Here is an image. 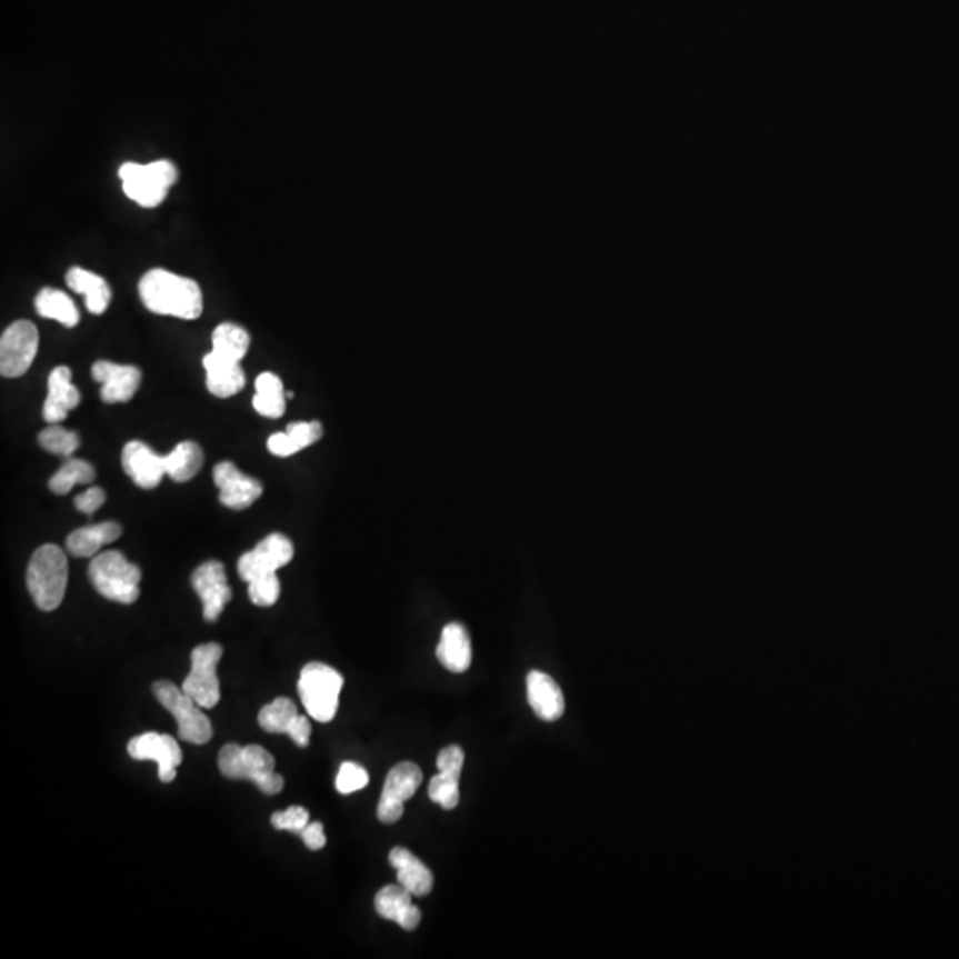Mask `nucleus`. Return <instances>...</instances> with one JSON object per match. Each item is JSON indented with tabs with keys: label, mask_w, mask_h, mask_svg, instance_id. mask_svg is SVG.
<instances>
[{
	"label": "nucleus",
	"mask_w": 959,
	"mask_h": 959,
	"mask_svg": "<svg viewBox=\"0 0 959 959\" xmlns=\"http://www.w3.org/2000/svg\"><path fill=\"white\" fill-rule=\"evenodd\" d=\"M141 569L130 563L120 551L97 555L89 566V581L100 596L120 605H132L139 599Z\"/></svg>",
	"instance_id": "nucleus-4"
},
{
	"label": "nucleus",
	"mask_w": 959,
	"mask_h": 959,
	"mask_svg": "<svg viewBox=\"0 0 959 959\" xmlns=\"http://www.w3.org/2000/svg\"><path fill=\"white\" fill-rule=\"evenodd\" d=\"M219 501L231 510L249 509L260 498L263 487L257 478L243 474L233 462H221L213 469Z\"/></svg>",
	"instance_id": "nucleus-14"
},
{
	"label": "nucleus",
	"mask_w": 959,
	"mask_h": 959,
	"mask_svg": "<svg viewBox=\"0 0 959 959\" xmlns=\"http://www.w3.org/2000/svg\"><path fill=\"white\" fill-rule=\"evenodd\" d=\"M221 658L222 647L219 643H203L192 650L191 673L186 677L182 690L203 709H213L221 700V688L217 677V665Z\"/></svg>",
	"instance_id": "nucleus-7"
},
{
	"label": "nucleus",
	"mask_w": 959,
	"mask_h": 959,
	"mask_svg": "<svg viewBox=\"0 0 959 959\" xmlns=\"http://www.w3.org/2000/svg\"><path fill=\"white\" fill-rule=\"evenodd\" d=\"M191 583L203 602V619L216 622L224 611V606L231 601V588L224 566L217 560L204 562L196 569Z\"/></svg>",
	"instance_id": "nucleus-13"
},
{
	"label": "nucleus",
	"mask_w": 959,
	"mask_h": 959,
	"mask_svg": "<svg viewBox=\"0 0 959 959\" xmlns=\"http://www.w3.org/2000/svg\"><path fill=\"white\" fill-rule=\"evenodd\" d=\"M301 836L302 842H304L311 851H319L326 846L328 839H326V833H323V825L322 822H311L304 830L299 833Z\"/></svg>",
	"instance_id": "nucleus-40"
},
{
	"label": "nucleus",
	"mask_w": 959,
	"mask_h": 959,
	"mask_svg": "<svg viewBox=\"0 0 959 959\" xmlns=\"http://www.w3.org/2000/svg\"><path fill=\"white\" fill-rule=\"evenodd\" d=\"M274 757L260 745H226L219 752V769L230 780H251L263 795L283 791L284 778L276 773Z\"/></svg>",
	"instance_id": "nucleus-3"
},
{
	"label": "nucleus",
	"mask_w": 959,
	"mask_h": 959,
	"mask_svg": "<svg viewBox=\"0 0 959 959\" xmlns=\"http://www.w3.org/2000/svg\"><path fill=\"white\" fill-rule=\"evenodd\" d=\"M527 693L528 703L540 720L557 721L563 717L566 699L553 677L539 670L528 673Z\"/></svg>",
	"instance_id": "nucleus-18"
},
{
	"label": "nucleus",
	"mask_w": 959,
	"mask_h": 959,
	"mask_svg": "<svg viewBox=\"0 0 959 959\" xmlns=\"http://www.w3.org/2000/svg\"><path fill=\"white\" fill-rule=\"evenodd\" d=\"M292 540L281 533H272L261 540L252 551L240 557L239 576L249 583L260 576L276 575L281 567L292 562Z\"/></svg>",
	"instance_id": "nucleus-10"
},
{
	"label": "nucleus",
	"mask_w": 959,
	"mask_h": 959,
	"mask_svg": "<svg viewBox=\"0 0 959 959\" xmlns=\"http://www.w3.org/2000/svg\"><path fill=\"white\" fill-rule=\"evenodd\" d=\"M412 907V893L402 885H388L376 896V910L382 919L402 922L409 908Z\"/></svg>",
	"instance_id": "nucleus-29"
},
{
	"label": "nucleus",
	"mask_w": 959,
	"mask_h": 959,
	"mask_svg": "<svg viewBox=\"0 0 959 959\" xmlns=\"http://www.w3.org/2000/svg\"><path fill=\"white\" fill-rule=\"evenodd\" d=\"M94 381L102 384L100 397L106 403H124L132 400L141 386V370L130 364L97 361L91 368Z\"/></svg>",
	"instance_id": "nucleus-15"
},
{
	"label": "nucleus",
	"mask_w": 959,
	"mask_h": 959,
	"mask_svg": "<svg viewBox=\"0 0 959 959\" xmlns=\"http://www.w3.org/2000/svg\"><path fill=\"white\" fill-rule=\"evenodd\" d=\"M121 183L127 198L144 208L159 207L168 198L169 187L160 182L156 173L151 171L150 164H136L127 162L121 166Z\"/></svg>",
	"instance_id": "nucleus-17"
},
{
	"label": "nucleus",
	"mask_w": 959,
	"mask_h": 959,
	"mask_svg": "<svg viewBox=\"0 0 959 959\" xmlns=\"http://www.w3.org/2000/svg\"><path fill=\"white\" fill-rule=\"evenodd\" d=\"M67 283L73 292L86 297V306L93 314H102L111 304V287L107 284L106 279L89 270L73 267L68 270Z\"/></svg>",
	"instance_id": "nucleus-24"
},
{
	"label": "nucleus",
	"mask_w": 959,
	"mask_h": 959,
	"mask_svg": "<svg viewBox=\"0 0 959 959\" xmlns=\"http://www.w3.org/2000/svg\"><path fill=\"white\" fill-rule=\"evenodd\" d=\"M34 306L36 311L43 319L58 320L59 323L67 326V328H76L77 323H79L80 314L76 302L71 301L70 297L61 292V290L43 288L36 296Z\"/></svg>",
	"instance_id": "nucleus-25"
},
{
	"label": "nucleus",
	"mask_w": 959,
	"mask_h": 959,
	"mask_svg": "<svg viewBox=\"0 0 959 959\" xmlns=\"http://www.w3.org/2000/svg\"><path fill=\"white\" fill-rule=\"evenodd\" d=\"M343 676L323 663H308L301 670L297 690L302 706L313 720L328 723L337 717Z\"/></svg>",
	"instance_id": "nucleus-5"
},
{
	"label": "nucleus",
	"mask_w": 959,
	"mask_h": 959,
	"mask_svg": "<svg viewBox=\"0 0 959 959\" xmlns=\"http://www.w3.org/2000/svg\"><path fill=\"white\" fill-rule=\"evenodd\" d=\"M423 782V773L414 762H400L389 771L377 807V818L384 825H393L403 816V803L411 800Z\"/></svg>",
	"instance_id": "nucleus-9"
},
{
	"label": "nucleus",
	"mask_w": 959,
	"mask_h": 959,
	"mask_svg": "<svg viewBox=\"0 0 959 959\" xmlns=\"http://www.w3.org/2000/svg\"><path fill=\"white\" fill-rule=\"evenodd\" d=\"M267 448H269L272 456L278 457H290L299 451L296 442H293V439L287 432L272 433L269 442H267Z\"/></svg>",
	"instance_id": "nucleus-39"
},
{
	"label": "nucleus",
	"mask_w": 959,
	"mask_h": 959,
	"mask_svg": "<svg viewBox=\"0 0 959 959\" xmlns=\"http://www.w3.org/2000/svg\"><path fill=\"white\" fill-rule=\"evenodd\" d=\"M252 407L257 409L258 414L266 418H281L284 414L287 407V394H266L257 393L252 398Z\"/></svg>",
	"instance_id": "nucleus-36"
},
{
	"label": "nucleus",
	"mask_w": 959,
	"mask_h": 959,
	"mask_svg": "<svg viewBox=\"0 0 959 959\" xmlns=\"http://www.w3.org/2000/svg\"><path fill=\"white\" fill-rule=\"evenodd\" d=\"M203 367L207 372V388L213 397H233L246 386V376L240 363L221 358L216 352L204 356Z\"/></svg>",
	"instance_id": "nucleus-21"
},
{
	"label": "nucleus",
	"mask_w": 959,
	"mask_h": 959,
	"mask_svg": "<svg viewBox=\"0 0 959 959\" xmlns=\"http://www.w3.org/2000/svg\"><path fill=\"white\" fill-rule=\"evenodd\" d=\"M103 503H106V492L100 487H91L82 495L76 496L77 510L88 516H93Z\"/></svg>",
	"instance_id": "nucleus-38"
},
{
	"label": "nucleus",
	"mask_w": 959,
	"mask_h": 959,
	"mask_svg": "<svg viewBox=\"0 0 959 959\" xmlns=\"http://www.w3.org/2000/svg\"><path fill=\"white\" fill-rule=\"evenodd\" d=\"M153 695L160 706L173 715L180 739L192 745H204L212 739V721L182 688H178L173 682L159 681L153 685Z\"/></svg>",
	"instance_id": "nucleus-6"
},
{
	"label": "nucleus",
	"mask_w": 959,
	"mask_h": 959,
	"mask_svg": "<svg viewBox=\"0 0 959 959\" xmlns=\"http://www.w3.org/2000/svg\"><path fill=\"white\" fill-rule=\"evenodd\" d=\"M270 822H272V827L276 830L301 833L310 825V813H308L304 807H290V809L283 810V812L272 813Z\"/></svg>",
	"instance_id": "nucleus-34"
},
{
	"label": "nucleus",
	"mask_w": 959,
	"mask_h": 959,
	"mask_svg": "<svg viewBox=\"0 0 959 959\" xmlns=\"http://www.w3.org/2000/svg\"><path fill=\"white\" fill-rule=\"evenodd\" d=\"M94 480L93 466L82 459H70L64 462L58 473L49 480L53 495H68L76 486H86Z\"/></svg>",
	"instance_id": "nucleus-28"
},
{
	"label": "nucleus",
	"mask_w": 959,
	"mask_h": 959,
	"mask_svg": "<svg viewBox=\"0 0 959 959\" xmlns=\"http://www.w3.org/2000/svg\"><path fill=\"white\" fill-rule=\"evenodd\" d=\"M464 750L451 745V747L442 748L438 757V768L442 773H451L460 777L462 768H464Z\"/></svg>",
	"instance_id": "nucleus-37"
},
{
	"label": "nucleus",
	"mask_w": 959,
	"mask_h": 959,
	"mask_svg": "<svg viewBox=\"0 0 959 959\" xmlns=\"http://www.w3.org/2000/svg\"><path fill=\"white\" fill-rule=\"evenodd\" d=\"M129 756L136 761H156L159 765V778L164 783L173 782L177 768L183 759L177 739L159 732H147L130 739Z\"/></svg>",
	"instance_id": "nucleus-11"
},
{
	"label": "nucleus",
	"mask_w": 959,
	"mask_h": 959,
	"mask_svg": "<svg viewBox=\"0 0 959 959\" xmlns=\"http://www.w3.org/2000/svg\"><path fill=\"white\" fill-rule=\"evenodd\" d=\"M203 466V450L192 441H183L166 456V473L174 482H189Z\"/></svg>",
	"instance_id": "nucleus-26"
},
{
	"label": "nucleus",
	"mask_w": 959,
	"mask_h": 959,
	"mask_svg": "<svg viewBox=\"0 0 959 959\" xmlns=\"http://www.w3.org/2000/svg\"><path fill=\"white\" fill-rule=\"evenodd\" d=\"M370 782L367 769L356 762H343L337 777V789L340 795H352L361 791Z\"/></svg>",
	"instance_id": "nucleus-33"
},
{
	"label": "nucleus",
	"mask_w": 959,
	"mask_h": 959,
	"mask_svg": "<svg viewBox=\"0 0 959 959\" xmlns=\"http://www.w3.org/2000/svg\"><path fill=\"white\" fill-rule=\"evenodd\" d=\"M287 433L293 439L299 451H301L302 448L311 447L314 442L320 441L323 436V429L320 421H310V423L297 421V423L288 424Z\"/></svg>",
	"instance_id": "nucleus-35"
},
{
	"label": "nucleus",
	"mask_w": 959,
	"mask_h": 959,
	"mask_svg": "<svg viewBox=\"0 0 959 959\" xmlns=\"http://www.w3.org/2000/svg\"><path fill=\"white\" fill-rule=\"evenodd\" d=\"M459 780L457 775L439 771L429 783L430 800L441 805L444 810L456 809L460 801Z\"/></svg>",
	"instance_id": "nucleus-31"
},
{
	"label": "nucleus",
	"mask_w": 959,
	"mask_h": 959,
	"mask_svg": "<svg viewBox=\"0 0 959 959\" xmlns=\"http://www.w3.org/2000/svg\"><path fill=\"white\" fill-rule=\"evenodd\" d=\"M249 346H251L249 332L237 323H221L213 331L212 352L221 356V358L230 359L234 363H240L246 358Z\"/></svg>",
	"instance_id": "nucleus-27"
},
{
	"label": "nucleus",
	"mask_w": 959,
	"mask_h": 959,
	"mask_svg": "<svg viewBox=\"0 0 959 959\" xmlns=\"http://www.w3.org/2000/svg\"><path fill=\"white\" fill-rule=\"evenodd\" d=\"M249 599L261 608H269L276 605L281 593V583H279L278 575L260 576V578L249 581Z\"/></svg>",
	"instance_id": "nucleus-32"
},
{
	"label": "nucleus",
	"mask_w": 959,
	"mask_h": 959,
	"mask_svg": "<svg viewBox=\"0 0 959 959\" xmlns=\"http://www.w3.org/2000/svg\"><path fill=\"white\" fill-rule=\"evenodd\" d=\"M38 441L41 448L61 457L73 456V451L80 444L79 433L62 429L59 424H49L47 429L41 430Z\"/></svg>",
	"instance_id": "nucleus-30"
},
{
	"label": "nucleus",
	"mask_w": 959,
	"mask_h": 959,
	"mask_svg": "<svg viewBox=\"0 0 959 959\" xmlns=\"http://www.w3.org/2000/svg\"><path fill=\"white\" fill-rule=\"evenodd\" d=\"M124 473L141 489H156L166 473V457L157 456L156 451L141 441H130L123 448Z\"/></svg>",
	"instance_id": "nucleus-16"
},
{
	"label": "nucleus",
	"mask_w": 959,
	"mask_h": 959,
	"mask_svg": "<svg viewBox=\"0 0 959 959\" xmlns=\"http://www.w3.org/2000/svg\"><path fill=\"white\" fill-rule=\"evenodd\" d=\"M389 863L397 869L398 883L406 887L412 896L424 898L432 892L433 876L429 867L420 858L406 848H393L389 853Z\"/></svg>",
	"instance_id": "nucleus-22"
},
{
	"label": "nucleus",
	"mask_w": 959,
	"mask_h": 959,
	"mask_svg": "<svg viewBox=\"0 0 959 959\" xmlns=\"http://www.w3.org/2000/svg\"><path fill=\"white\" fill-rule=\"evenodd\" d=\"M258 723L270 735L290 736L297 747L306 748L310 745V720L299 715L296 703L287 697H278L274 702L263 706L258 715Z\"/></svg>",
	"instance_id": "nucleus-12"
},
{
	"label": "nucleus",
	"mask_w": 959,
	"mask_h": 959,
	"mask_svg": "<svg viewBox=\"0 0 959 959\" xmlns=\"http://www.w3.org/2000/svg\"><path fill=\"white\" fill-rule=\"evenodd\" d=\"M139 296L148 310L177 319L196 320L203 313V293L194 279L153 269L142 276Z\"/></svg>",
	"instance_id": "nucleus-1"
},
{
	"label": "nucleus",
	"mask_w": 959,
	"mask_h": 959,
	"mask_svg": "<svg viewBox=\"0 0 959 959\" xmlns=\"http://www.w3.org/2000/svg\"><path fill=\"white\" fill-rule=\"evenodd\" d=\"M40 346V334L34 323L17 320L0 338V372L14 379L22 377L31 368Z\"/></svg>",
	"instance_id": "nucleus-8"
},
{
	"label": "nucleus",
	"mask_w": 959,
	"mask_h": 959,
	"mask_svg": "<svg viewBox=\"0 0 959 959\" xmlns=\"http://www.w3.org/2000/svg\"><path fill=\"white\" fill-rule=\"evenodd\" d=\"M257 393L266 394H287L284 393L283 382L274 373H261L257 379Z\"/></svg>",
	"instance_id": "nucleus-41"
},
{
	"label": "nucleus",
	"mask_w": 959,
	"mask_h": 959,
	"mask_svg": "<svg viewBox=\"0 0 959 959\" xmlns=\"http://www.w3.org/2000/svg\"><path fill=\"white\" fill-rule=\"evenodd\" d=\"M436 655H438L439 663L450 672H466L471 667V659H473L468 629L459 622L444 626Z\"/></svg>",
	"instance_id": "nucleus-20"
},
{
	"label": "nucleus",
	"mask_w": 959,
	"mask_h": 959,
	"mask_svg": "<svg viewBox=\"0 0 959 959\" xmlns=\"http://www.w3.org/2000/svg\"><path fill=\"white\" fill-rule=\"evenodd\" d=\"M80 403V391L71 382L68 367L53 368L49 376V394L44 400L43 418L47 423L67 420L68 412Z\"/></svg>",
	"instance_id": "nucleus-19"
},
{
	"label": "nucleus",
	"mask_w": 959,
	"mask_h": 959,
	"mask_svg": "<svg viewBox=\"0 0 959 959\" xmlns=\"http://www.w3.org/2000/svg\"><path fill=\"white\" fill-rule=\"evenodd\" d=\"M123 528L118 522H100L94 527L79 528L70 533L67 540V549L73 557H97L103 546L111 545L120 539Z\"/></svg>",
	"instance_id": "nucleus-23"
},
{
	"label": "nucleus",
	"mask_w": 959,
	"mask_h": 959,
	"mask_svg": "<svg viewBox=\"0 0 959 959\" xmlns=\"http://www.w3.org/2000/svg\"><path fill=\"white\" fill-rule=\"evenodd\" d=\"M68 585L67 555L59 546L36 549L27 567V588L32 601L43 611L58 610Z\"/></svg>",
	"instance_id": "nucleus-2"
}]
</instances>
